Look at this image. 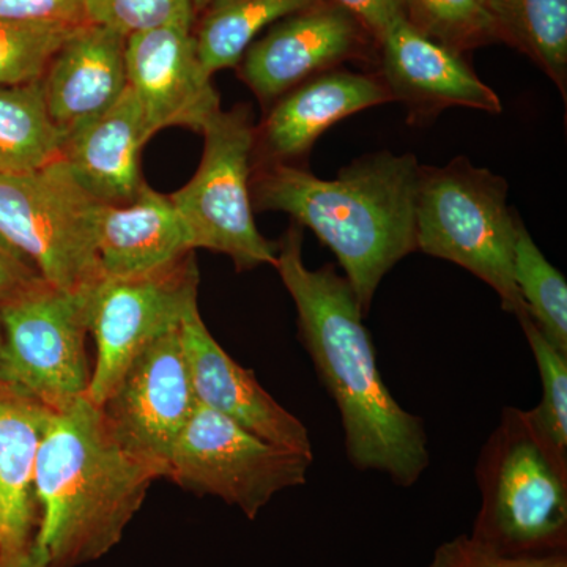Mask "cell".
<instances>
[{
	"mask_svg": "<svg viewBox=\"0 0 567 567\" xmlns=\"http://www.w3.org/2000/svg\"><path fill=\"white\" fill-rule=\"evenodd\" d=\"M51 409L0 386V557L32 546L39 528L37 454Z\"/></svg>",
	"mask_w": 567,
	"mask_h": 567,
	"instance_id": "cell-20",
	"label": "cell"
},
{
	"mask_svg": "<svg viewBox=\"0 0 567 567\" xmlns=\"http://www.w3.org/2000/svg\"><path fill=\"white\" fill-rule=\"evenodd\" d=\"M0 567H47L43 555L35 546V540L31 547L20 551V554L7 555L0 557Z\"/></svg>",
	"mask_w": 567,
	"mask_h": 567,
	"instance_id": "cell-33",
	"label": "cell"
},
{
	"mask_svg": "<svg viewBox=\"0 0 567 567\" xmlns=\"http://www.w3.org/2000/svg\"><path fill=\"white\" fill-rule=\"evenodd\" d=\"M63 144L40 81L0 85V175L43 169L62 158Z\"/></svg>",
	"mask_w": 567,
	"mask_h": 567,
	"instance_id": "cell-21",
	"label": "cell"
},
{
	"mask_svg": "<svg viewBox=\"0 0 567 567\" xmlns=\"http://www.w3.org/2000/svg\"><path fill=\"white\" fill-rule=\"evenodd\" d=\"M162 470L123 450L87 395L52 410L35 464L47 567H80L110 554Z\"/></svg>",
	"mask_w": 567,
	"mask_h": 567,
	"instance_id": "cell-3",
	"label": "cell"
},
{
	"mask_svg": "<svg viewBox=\"0 0 567 567\" xmlns=\"http://www.w3.org/2000/svg\"><path fill=\"white\" fill-rule=\"evenodd\" d=\"M199 270L194 252L132 278H102L91 289V328L96 342L87 398L100 406L133 361L162 336L181 328L197 303Z\"/></svg>",
	"mask_w": 567,
	"mask_h": 567,
	"instance_id": "cell-10",
	"label": "cell"
},
{
	"mask_svg": "<svg viewBox=\"0 0 567 567\" xmlns=\"http://www.w3.org/2000/svg\"><path fill=\"white\" fill-rule=\"evenodd\" d=\"M85 0H0L2 20L37 24H84Z\"/></svg>",
	"mask_w": 567,
	"mask_h": 567,
	"instance_id": "cell-30",
	"label": "cell"
},
{
	"mask_svg": "<svg viewBox=\"0 0 567 567\" xmlns=\"http://www.w3.org/2000/svg\"><path fill=\"white\" fill-rule=\"evenodd\" d=\"M520 218L507 204V183L468 159L420 164L416 251L465 268L494 289L509 315L529 316L514 281V245Z\"/></svg>",
	"mask_w": 567,
	"mask_h": 567,
	"instance_id": "cell-5",
	"label": "cell"
},
{
	"mask_svg": "<svg viewBox=\"0 0 567 567\" xmlns=\"http://www.w3.org/2000/svg\"><path fill=\"white\" fill-rule=\"evenodd\" d=\"M276 245L275 268L297 308L301 342L338 405L350 464L383 473L398 486H413L429 466L424 421L388 390L352 286L333 265L306 267L300 224L293 223Z\"/></svg>",
	"mask_w": 567,
	"mask_h": 567,
	"instance_id": "cell-1",
	"label": "cell"
},
{
	"mask_svg": "<svg viewBox=\"0 0 567 567\" xmlns=\"http://www.w3.org/2000/svg\"><path fill=\"white\" fill-rule=\"evenodd\" d=\"M74 28L0 18V85L40 81Z\"/></svg>",
	"mask_w": 567,
	"mask_h": 567,
	"instance_id": "cell-26",
	"label": "cell"
},
{
	"mask_svg": "<svg viewBox=\"0 0 567 567\" xmlns=\"http://www.w3.org/2000/svg\"><path fill=\"white\" fill-rule=\"evenodd\" d=\"M365 35L350 11L333 0H317L254 41L238 65L241 80L260 102L275 103L305 81L361 55Z\"/></svg>",
	"mask_w": 567,
	"mask_h": 567,
	"instance_id": "cell-12",
	"label": "cell"
},
{
	"mask_svg": "<svg viewBox=\"0 0 567 567\" xmlns=\"http://www.w3.org/2000/svg\"><path fill=\"white\" fill-rule=\"evenodd\" d=\"M41 278L35 267L0 238V305L17 297Z\"/></svg>",
	"mask_w": 567,
	"mask_h": 567,
	"instance_id": "cell-32",
	"label": "cell"
},
{
	"mask_svg": "<svg viewBox=\"0 0 567 567\" xmlns=\"http://www.w3.org/2000/svg\"><path fill=\"white\" fill-rule=\"evenodd\" d=\"M417 181L415 155L383 151L349 164L334 181L293 164H260L251 196L254 210L287 213L334 252L365 317L388 271L416 251Z\"/></svg>",
	"mask_w": 567,
	"mask_h": 567,
	"instance_id": "cell-2",
	"label": "cell"
},
{
	"mask_svg": "<svg viewBox=\"0 0 567 567\" xmlns=\"http://www.w3.org/2000/svg\"><path fill=\"white\" fill-rule=\"evenodd\" d=\"M472 536L511 555L567 551V450L532 410L503 409L476 464Z\"/></svg>",
	"mask_w": 567,
	"mask_h": 567,
	"instance_id": "cell-4",
	"label": "cell"
},
{
	"mask_svg": "<svg viewBox=\"0 0 567 567\" xmlns=\"http://www.w3.org/2000/svg\"><path fill=\"white\" fill-rule=\"evenodd\" d=\"M102 204L62 158L35 173L0 175V238L51 286L89 289L102 279L96 254Z\"/></svg>",
	"mask_w": 567,
	"mask_h": 567,
	"instance_id": "cell-7",
	"label": "cell"
},
{
	"mask_svg": "<svg viewBox=\"0 0 567 567\" xmlns=\"http://www.w3.org/2000/svg\"><path fill=\"white\" fill-rule=\"evenodd\" d=\"M204 152L192 181L171 194L193 251L224 254L238 271L276 264L278 245L254 219L256 126L248 107L219 111L204 126Z\"/></svg>",
	"mask_w": 567,
	"mask_h": 567,
	"instance_id": "cell-6",
	"label": "cell"
},
{
	"mask_svg": "<svg viewBox=\"0 0 567 567\" xmlns=\"http://www.w3.org/2000/svg\"><path fill=\"white\" fill-rule=\"evenodd\" d=\"M196 405L177 328L133 361L100 410L123 450L167 477L175 442Z\"/></svg>",
	"mask_w": 567,
	"mask_h": 567,
	"instance_id": "cell-11",
	"label": "cell"
},
{
	"mask_svg": "<svg viewBox=\"0 0 567 567\" xmlns=\"http://www.w3.org/2000/svg\"><path fill=\"white\" fill-rule=\"evenodd\" d=\"M194 11H200L208 9V7L213 6L215 2H219V0H192Z\"/></svg>",
	"mask_w": 567,
	"mask_h": 567,
	"instance_id": "cell-34",
	"label": "cell"
},
{
	"mask_svg": "<svg viewBox=\"0 0 567 567\" xmlns=\"http://www.w3.org/2000/svg\"><path fill=\"white\" fill-rule=\"evenodd\" d=\"M518 322L535 357L543 383V399L532 412L554 442L567 450V353L559 352L547 341L532 317H520Z\"/></svg>",
	"mask_w": 567,
	"mask_h": 567,
	"instance_id": "cell-28",
	"label": "cell"
},
{
	"mask_svg": "<svg viewBox=\"0 0 567 567\" xmlns=\"http://www.w3.org/2000/svg\"><path fill=\"white\" fill-rule=\"evenodd\" d=\"M147 141L140 102L128 85L110 110L65 137L62 159L96 200L128 204L145 185L141 152Z\"/></svg>",
	"mask_w": 567,
	"mask_h": 567,
	"instance_id": "cell-18",
	"label": "cell"
},
{
	"mask_svg": "<svg viewBox=\"0 0 567 567\" xmlns=\"http://www.w3.org/2000/svg\"><path fill=\"white\" fill-rule=\"evenodd\" d=\"M91 289L62 290L40 279L0 305L3 386L51 410L87 395Z\"/></svg>",
	"mask_w": 567,
	"mask_h": 567,
	"instance_id": "cell-8",
	"label": "cell"
},
{
	"mask_svg": "<svg viewBox=\"0 0 567 567\" xmlns=\"http://www.w3.org/2000/svg\"><path fill=\"white\" fill-rule=\"evenodd\" d=\"M181 339L197 404L265 442L312 457L308 427L264 390L252 371L227 354L208 331L197 303L183 317Z\"/></svg>",
	"mask_w": 567,
	"mask_h": 567,
	"instance_id": "cell-14",
	"label": "cell"
},
{
	"mask_svg": "<svg viewBox=\"0 0 567 567\" xmlns=\"http://www.w3.org/2000/svg\"><path fill=\"white\" fill-rule=\"evenodd\" d=\"M514 281L540 333L567 353L566 278L548 262L522 221L514 245Z\"/></svg>",
	"mask_w": 567,
	"mask_h": 567,
	"instance_id": "cell-24",
	"label": "cell"
},
{
	"mask_svg": "<svg viewBox=\"0 0 567 567\" xmlns=\"http://www.w3.org/2000/svg\"><path fill=\"white\" fill-rule=\"evenodd\" d=\"M406 22L456 52L498 40L486 0H401Z\"/></svg>",
	"mask_w": 567,
	"mask_h": 567,
	"instance_id": "cell-25",
	"label": "cell"
},
{
	"mask_svg": "<svg viewBox=\"0 0 567 567\" xmlns=\"http://www.w3.org/2000/svg\"><path fill=\"white\" fill-rule=\"evenodd\" d=\"M496 37L537 63L557 84L567 85V0H486Z\"/></svg>",
	"mask_w": 567,
	"mask_h": 567,
	"instance_id": "cell-23",
	"label": "cell"
},
{
	"mask_svg": "<svg viewBox=\"0 0 567 567\" xmlns=\"http://www.w3.org/2000/svg\"><path fill=\"white\" fill-rule=\"evenodd\" d=\"M427 567H567V551L546 555H511L461 535L436 547Z\"/></svg>",
	"mask_w": 567,
	"mask_h": 567,
	"instance_id": "cell-29",
	"label": "cell"
},
{
	"mask_svg": "<svg viewBox=\"0 0 567 567\" xmlns=\"http://www.w3.org/2000/svg\"><path fill=\"white\" fill-rule=\"evenodd\" d=\"M2 360H3V336L2 328H0V386L2 385Z\"/></svg>",
	"mask_w": 567,
	"mask_h": 567,
	"instance_id": "cell-35",
	"label": "cell"
},
{
	"mask_svg": "<svg viewBox=\"0 0 567 567\" xmlns=\"http://www.w3.org/2000/svg\"><path fill=\"white\" fill-rule=\"evenodd\" d=\"M311 464V456L265 442L197 404L175 442L167 477L194 494L218 496L254 520L279 492L303 486Z\"/></svg>",
	"mask_w": 567,
	"mask_h": 567,
	"instance_id": "cell-9",
	"label": "cell"
},
{
	"mask_svg": "<svg viewBox=\"0 0 567 567\" xmlns=\"http://www.w3.org/2000/svg\"><path fill=\"white\" fill-rule=\"evenodd\" d=\"M391 93L377 76L347 70H330L297 85L256 128L254 153L262 164L287 163L311 152L327 130L350 115L391 102Z\"/></svg>",
	"mask_w": 567,
	"mask_h": 567,
	"instance_id": "cell-16",
	"label": "cell"
},
{
	"mask_svg": "<svg viewBox=\"0 0 567 567\" xmlns=\"http://www.w3.org/2000/svg\"><path fill=\"white\" fill-rule=\"evenodd\" d=\"M125 61L148 140L171 126L203 133L221 111L219 93L197 58L193 25H167L128 37Z\"/></svg>",
	"mask_w": 567,
	"mask_h": 567,
	"instance_id": "cell-13",
	"label": "cell"
},
{
	"mask_svg": "<svg viewBox=\"0 0 567 567\" xmlns=\"http://www.w3.org/2000/svg\"><path fill=\"white\" fill-rule=\"evenodd\" d=\"M382 80L391 99L405 103L413 114L429 115L451 106L499 114L502 100L476 76L461 52L395 21L379 40Z\"/></svg>",
	"mask_w": 567,
	"mask_h": 567,
	"instance_id": "cell-15",
	"label": "cell"
},
{
	"mask_svg": "<svg viewBox=\"0 0 567 567\" xmlns=\"http://www.w3.org/2000/svg\"><path fill=\"white\" fill-rule=\"evenodd\" d=\"M194 252L171 196L145 183L132 203L102 204L96 254L102 278H132L169 267Z\"/></svg>",
	"mask_w": 567,
	"mask_h": 567,
	"instance_id": "cell-19",
	"label": "cell"
},
{
	"mask_svg": "<svg viewBox=\"0 0 567 567\" xmlns=\"http://www.w3.org/2000/svg\"><path fill=\"white\" fill-rule=\"evenodd\" d=\"M317 0H219L205 9L197 31V58L205 73L240 65L257 37Z\"/></svg>",
	"mask_w": 567,
	"mask_h": 567,
	"instance_id": "cell-22",
	"label": "cell"
},
{
	"mask_svg": "<svg viewBox=\"0 0 567 567\" xmlns=\"http://www.w3.org/2000/svg\"><path fill=\"white\" fill-rule=\"evenodd\" d=\"M192 0H85L89 24L128 37L167 25H194Z\"/></svg>",
	"mask_w": 567,
	"mask_h": 567,
	"instance_id": "cell-27",
	"label": "cell"
},
{
	"mask_svg": "<svg viewBox=\"0 0 567 567\" xmlns=\"http://www.w3.org/2000/svg\"><path fill=\"white\" fill-rule=\"evenodd\" d=\"M126 39L103 25H78L41 76L44 102L65 137L99 117L128 87Z\"/></svg>",
	"mask_w": 567,
	"mask_h": 567,
	"instance_id": "cell-17",
	"label": "cell"
},
{
	"mask_svg": "<svg viewBox=\"0 0 567 567\" xmlns=\"http://www.w3.org/2000/svg\"><path fill=\"white\" fill-rule=\"evenodd\" d=\"M350 11L377 41L395 21L404 20L401 0H333Z\"/></svg>",
	"mask_w": 567,
	"mask_h": 567,
	"instance_id": "cell-31",
	"label": "cell"
}]
</instances>
